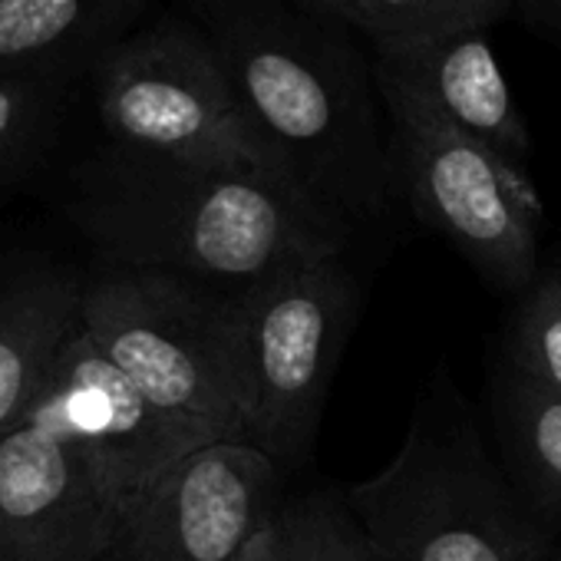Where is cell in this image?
<instances>
[{
	"mask_svg": "<svg viewBox=\"0 0 561 561\" xmlns=\"http://www.w3.org/2000/svg\"><path fill=\"white\" fill-rule=\"evenodd\" d=\"M205 446L156 410L80 331L0 436V561H96L185 453Z\"/></svg>",
	"mask_w": 561,
	"mask_h": 561,
	"instance_id": "1",
	"label": "cell"
},
{
	"mask_svg": "<svg viewBox=\"0 0 561 561\" xmlns=\"http://www.w3.org/2000/svg\"><path fill=\"white\" fill-rule=\"evenodd\" d=\"M67 211L103 267L179 274L225 295L341 254L347 241L277 169L182 162L116 142L73 172Z\"/></svg>",
	"mask_w": 561,
	"mask_h": 561,
	"instance_id": "2",
	"label": "cell"
},
{
	"mask_svg": "<svg viewBox=\"0 0 561 561\" xmlns=\"http://www.w3.org/2000/svg\"><path fill=\"white\" fill-rule=\"evenodd\" d=\"M215 44L234 100L285 175L344 231L397 185L374 57L341 21L288 0H182Z\"/></svg>",
	"mask_w": 561,
	"mask_h": 561,
	"instance_id": "3",
	"label": "cell"
},
{
	"mask_svg": "<svg viewBox=\"0 0 561 561\" xmlns=\"http://www.w3.org/2000/svg\"><path fill=\"white\" fill-rule=\"evenodd\" d=\"M344 505L380 561H548L554 545L453 387L423 393L393 459Z\"/></svg>",
	"mask_w": 561,
	"mask_h": 561,
	"instance_id": "4",
	"label": "cell"
},
{
	"mask_svg": "<svg viewBox=\"0 0 561 561\" xmlns=\"http://www.w3.org/2000/svg\"><path fill=\"white\" fill-rule=\"evenodd\" d=\"M238 295L159 271L87 277L83 331L165 416L205 443H248Z\"/></svg>",
	"mask_w": 561,
	"mask_h": 561,
	"instance_id": "5",
	"label": "cell"
},
{
	"mask_svg": "<svg viewBox=\"0 0 561 561\" xmlns=\"http://www.w3.org/2000/svg\"><path fill=\"white\" fill-rule=\"evenodd\" d=\"M357 314L341 254L298 261L238 295V370L248 443L280 469L308 459Z\"/></svg>",
	"mask_w": 561,
	"mask_h": 561,
	"instance_id": "6",
	"label": "cell"
},
{
	"mask_svg": "<svg viewBox=\"0 0 561 561\" xmlns=\"http://www.w3.org/2000/svg\"><path fill=\"white\" fill-rule=\"evenodd\" d=\"M377 70L397 185L413 211L499 288L522 291L538 264L541 198L525 169L456 129L420 90Z\"/></svg>",
	"mask_w": 561,
	"mask_h": 561,
	"instance_id": "7",
	"label": "cell"
},
{
	"mask_svg": "<svg viewBox=\"0 0 561 561\" xmlns=\"http://www.w3.org/2000/svg\"><path fill=\"white\" fill-rule=\"evenodd\" d=\"M93 77L100 116L116 146L285 172L244 119L215 44L185 8L146 21Z\"/></svg>",
	"mask_w": 561,
	"mask_h": 561,
	"instance_id": "8",
	"label": "cell"
},
{
	"mask_svg": "<svg viewBox=\"0 0 561 561\" xmlns=\"http://www.w3.org/2000/svg\"><path fill=\"white\" fill-rule=\"evenodd\" d=\"M280 479L251 443H205L156 479L96 561H241L277 518Z\"/></svg>",
	"mask_w": 561,
	"mask_h": 561,
	"instance_id": "9",
	"label": "cell"
},
{
	"mask_svg": "<svg viewBox=\"0 0 561 561\" xmlns=\"http://www.w3.org/2000/svg\"><path fill=\"white\" fill-rule=\"evenodd\" d=\"M370 57L380 70H390L420 90L456 129L525 169L531 136L489 47V31H459L407 47H377Z\"/></svg>",
	"mask_w": 561,
	"mask_h": 561,
	"instance_id": "10",
	"label": "cell"
},
{
	"mask_svg": "<svg viewBox=\"0 0 561 561\" xmlns=\"http://www.w3.org/2000/svg\"><path fill=\"white\" fill-rule=\"evenodd\" d=\"M87 277L44 264L0 288V436L31 407L83 321Z\"/></svg>",
	"mask_w": 561,
	"mask_h": 561,
	"instance_id": "11",
	"label": "cell"
},
{
	"mask_svg": "<svg viewBox=\"0 0 561 561\" xmlns=\"http://www.w3.org/2000/svg\"><path fill=\"white\" fill-rule=\"evenodd\" d=\"M152 8L156 0H0V73H96Z\"/></svg>",
	"mask_w": 561,
	"mask_h": 561,
	"instance_id": "12",
	"label": "cell"
},
{
	"mask_svg": "<svg viewBox=\"0 0 561 561\" xmlns=\"http://www.w3.org/2000/svg\"><path fill=\"white\" fill-rule=\"evenodd\" d=\"M502 466L528 505L561 528V393L505 374L495 397Z\"/></svg>",
	"mask_w": 561,
	"mask_h": 561,
	"instance_id": "13",
	"label": "cell"
},
{
	"mask_svg": "<svg viewBox=\"0 0 561 561\" xmlns=\"http://www.w3.org/2000/svg\"><path fill=\"white\" fill-rule=\"evenodd\" d=\"M77 77L60 70L0 73V188L24 179L50 149Z\"/></svg>",
	"mask_w": 561,
	"mask_h": 561,
	"instance_id": "14",
	"label": "cell"
},
{
	"mask_svg": "<svg viewBox=\"0 0 561 561\" xmlns=\"http://www.w3.org/2000/svg\"><path fill=\"white\" fill-rule=\"evenodd\" d=\"M508 14H515L512 0H341V24L357 31L370 50L489 31Z\"/></svg>",
	"mask_w": 561,
	"mask_h": 561,
	"instance_id": "15",
	"label": "cell"
},
{
	"mask_svg": "<svg viewBox=\"0 0 561 561\" xmlns=\"http://www.w3.org/2000/svg\"><path fill=\"white\" fill-rule=\"evenodd\" d=\"M274 531L277 561H380L344 499L334 495L280 502Z\"/></svg>",
	"mask_w": 561,
	"mask_h": 561,
	"instance_id": "16",
	"label": "cell"
},
{
	"mask_svg": "<svg viewBox=\"0 0 561 561\" xmlns=\"http://www.w3.org/2000/svg\"><path fill=\"white\" fill-rule=\"evenodd\" d=\"M505 351L512 374L561 393V274L525 295L512 318Z\"/></svg>",
	"mask_w": 561,
	"mask_h": 561,
	"instance_id": "17",
	"label": "cell"
},
{
	"mask_svg": "<svg viewBox=\"0 0 561 561\" xmlns=\"http://www.w3.org/2000/svg\"><path fill=\"white\" fill-rule=\"evenodd\" d=\"M512 4L515 14H522L528 24L551 37H561V0H512Z\"/></svg>",
	"mask_w": 561,
	"mask_h": 561,
	"instance_id": "18",
	"label": "cell"
},
{
	"mask_svg": "<svg viewBox=\"0 0 561 561\" xmlns=\"http://www.w3.org/2000/svg\"><path fill=\"white\" fill-rule=\"evenodd\" d=\"M241 561H277V531H274V522L248 545V551L241 554Z\"/></svg>",
	"mask_w": 561,
	"mask_h": 561,
	"instance_id": "19",
	"label": "cell"
},
{
	"mask_svg": "<svg viewBox=\"0 0 561 561\" xmlns=\"http://www.w3.org/2000/svg\"><path fill=\"white\" fill-rule=\"evenodd\" d=\"M288 4H295L308 14L328 18V21H341V0H288Z\"/></svg>",
	"mask_w": 561,
	"mask_h": 561,
	"instance_id": "20",
	"label": "cell"
},
{
	"mask_svg": "<svg viewBox=\"0 0 561 561\" xmlns=\"http://www.w3.org/2000/svg\"><path fill=\"white\" fill-rule=\"evenodd\" d=\"M548 561H561V528L554 531V545H551V554H548Z\"/></svg>",
	"mask_w": 561,
	"mask_h": 561,
	"instance_id": "21",
	"label": "cell"
}]
</instances>
